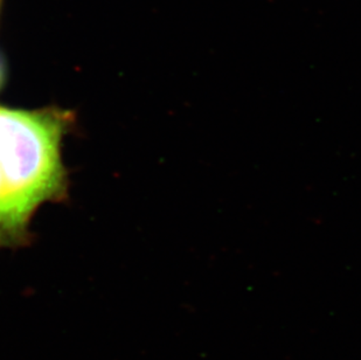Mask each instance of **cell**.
<instances>
[{"instance_id": "6da1fadb", "label": "cell", "mask_w": 361, "mask_h": 360, "mask_svg": "<svg viewBox=\"0 0 361 360\" xmlns=\"http://www.w3.org/2000/svg\"><path fill=\"white\" fill-rule=\"evenodd\" d=\"M69 115L0 107V246L17 245L44 201L65 191L62 137Z\"/></svg>"}, {"instance_id": "7a4b0ae2", "label": "cell", "mask_w": 361, "mask_h": 360, "mask_svg": "<svg viewBox=\"0 0 361 360\" xmlns=\"http://www.w3.org/2000/svg\"><path fill=\"white\" fill-rule=\"evenodd\" d=\"M4 81V67L3 64H1V61H0V87H1V85H3Z\"/></svg>"}]
</instances>
